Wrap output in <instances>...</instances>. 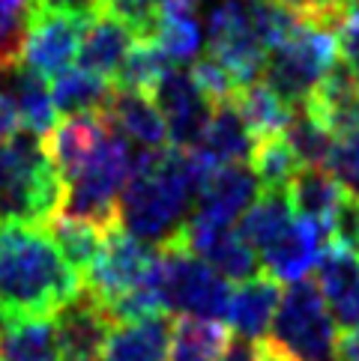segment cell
I'll return each mask as SVG.
<instances>
[{
  "label": "cell",
  "mask_w": 359,
  "mask_h": 361,
  "mask_svg": "<svg viewBox=\"0 0 359 361\" xmlns=\"http://www.w3.org/2000/svg\"><path fill=\"white\" fill-rule=\"evenodd\" d=\"M297 221V212L290 206V197H288V188H276V191H264L258 195L246 215L240 218V233L246 239L254 251H264L269 248L285 230Z\"/></svg>",
  "instance_id": "28"
},
{
  "label": "cell",
  "mask_w": 359,
  "mask_h": 361,
  "mask_svg": "<svg viewBox=\"0 0 359 361\" xmlns=\"http://www.w3.org/2000/svg\"><path fill=\"white\" fill-rule=\"evenodd\" d=\"M246 6L254 24V33H258V39L264 42L266 51L285 42L300 24H305L297 16V9L285 4V0H246Z\"/></svg>",
  "instance_id": "36"
},
{
  "label": "cell",
  "mask_w": 359,
  "mask_h": 361,
  "mask_svg": "<svg viewBox=\"0 0 359 361\" xmlns=\"http://www.w3.org/2000/svg\"><path fill=\"white\" fill-rule=\"evenodd\" d=\"M174 239L183 242L192 254H198L225 281L240 283L258 275V251L242 239L237 227H210L186 221V227Z\"/></svg>",
  "instance_id": "13"
},
{
  "label": "cell",
  "mask_w": 359,
  "mask_h": 361,
  "mask_svg": "<svg viewBox=\"0 0 359 361\" xmlns=\"http://www.w3.org/2000/svg\"><path fill=\"white\" fill-rule=\"evenodd\" d=\"M336 353L341 361H359V329L341 334L339 343H336Z\"/></svg>",
  "instance_id": "44"
},
{
  "label": "cell",
  "mask_w": 359,
  "mask_h": 361,
  "mask_svg": "<svg viewBox=\"0 0 359 361\" xmlns=\"http://www.w3.org/2000/svg\"><path fill=\"white\" fill-rule=\"evenodd\" d=\"M132 176V152L126 137L108 132L102 147L93 152L69 183H63V215L81 218L99 230L120 224V197Z\"/></svg>",
  "instance_id": "4"
},
{
  "label": "cell",
  "mask_w": 359,
  "mask_h": 361,
  "mask_svg": "<svg viewBox=\"0 0 359 361\" xmlns=\"http://www.w3.org/2000/svg\"><path fill=\"white\" fill-rule=\"evenodd\" d=\"M36 9L45 12H66V16H84V18H96L102 6L99 0H33Z\"/></svg>",
  "instance_id": "42"
},
{
  "label": "cell",
  "mask_w": 359,
  "mask_h": 361,
  "mask_svg": "<svg viewBox=\"0 0 359 361\" xmlns=\"http://www.w3.org/2000/svg\"><path fill=\"white\" fill-rule=\"evenodd\" d=\"M210 57L222 63L237 87H249L264 72L266 48L254 33L246 0H219L207 16Z\"/></svg>",
  "instance_id": "9"
},
{
  "label": "cell",
  "mask_w": 359,
  "mask_h": 361,
  "mask_svg": "<svg viewBox=\"0 0 359 361\" xmlns=\"http://www.w3.org/2000/svg\"><path fill=\"white\" fill-rule=\"evenodd\" d=\"M326 171L339 179V183L359 195V128L351 135H341L336 137L329 152V161H326Z\"/></svg>",
  "instance_id": "39"
},
{
  "label": "cell",
  "mask_w": 359,
  "mask_h": 361,
  "mask_svg": "<svg viewBox=\"0 0 359 361\" xmlns=\"http://www.w3.org/2000/svg\"><path fill=\"white\" fill-rule=\"evenodd\" d=\"M150 99L156 102L165 126H168V144L177 149H195L210 123L213 105L195 87L192 75L183 69H168L162 81L153 87Z\"/></svg>",
  "instance_id": "11"
},
{
  "label": "cell",
  "mask_w": 359,
  "mask_h": 361,
  "mask_svg": "<svg viewBox=\"0 0 359 361\" xmlns=\"http://www.w3.org/2000/svg\"><path fill=\"white\" fill-rule=\"evenodd\" d=\"M63 212V179L45 140L16 128L0 144V224H51Z\"/></svg>",
  "instance_id": "3"
},
{
  "label": "cell",
  "mask_w": 359,
  "mask_h": 361,
  "mask_svg": "<svg viewBox=\"0 0 359 361\" xmlns=\"http://www.w3.org/2000/svg\"><path fill=\"white\" fill-rule=\"evenodd\" d=\"M254 361H293V358L288 353H281L276 343L258 341V346H254Z\"/></svg>",
  "instance_id": "46"
},
{
  "label": "cell",
  "mask_w": 359,
  "mask_h": 361,
  "mask_svg": "<svg viewBox=\"0 0 359 361\" xmlns=\"http://www.w3.org/2000/svg\"><path fill=\"white\" fill-rule=\"evenodd\" d=\"M228 343L230 331L222 322L180 317L174 319V343L168 361H219Z\"/></svg>",
  "instance_id": "30"
},
{
  "label": "cell",
  "mask_w": 359,
  "mask_h": 361,
  "mask_svg": "<svg viewBox=\"0 0 359 361\" xmlns=\"http://www.w3.org/2000/svg\"><path fill=\"white\" fill-rule=\"evenodd\" d=\"M51 239L57 242V248H60L63 257H66V263L84 278L90 272V266L96 263L99 251H102L105 230H99L90 221H81V218H72V215L60 212L54 221H51Z\"/></svg>",
  "instance_id": "31"
},
{
  "label": "cell",
  "mask_w": 359,
  "mask_h": 361,
  "mask_svg": "<svg viewBox=\"0 0 359 361\" xmlns=\"http://www.w3.org/2000/svg\"><path fill=\"white\" fill-rule=\"evenodd\" d=\"M159 290L168 314L222 322L228 317V281L192 254L180 239L159 245Z\"/></svg>",
  "instance_id": "6"
},
{
  "label": "cell",
  "mask_w": 359,
  "mask_h": 361,
  "mask_svg": "<svg viewBox=\"0 0 359 361\" xmlns=\"http://www.w3.org/2000/svg\"><path fill=\"white\" fill-rule=\"evenodd\" d=\"M344 195H348V188H344L326 167H300L297 176H293L288 185V197H290L293 212L305 218V221L324 227L326 233H329L332 218H336V209Z\"/></svg>",
  "instance_id": "24"
},
{
  "label": "cell",
  "mask_w": 359,
  "mask_h": 361,
  "mask_svg": "<svg viewBox=\"0 0 359 361\" xmlns=\"http://www.w3.org/2000/svg\"><path fill=\"white\" fill-rule=\"evenodd\" d=\"M258 200V179L249 167L225 164L201 179L189 221L210 227H234L237 218L246 215L249 206Z\"/></svg>",
  "instance_id": "12"
},
{
  "label": "cell",
  "mask_w": 359,
  "mask_h": 361,
  "mask_svg": "<svg viewBox=\"0 0 359 361\" xmlns=\"http://www.w3.org/2000/svg\"><path fill=\"white\" fill-rule=\"evenodd\" d=\"M302 108L324 123L336 137L351 135L359 128V81L339 60Z\"/></svg>",
  "instance_id": "20"
},
{
  "label": "cell",
  "mask_w": 359,
  "mask_h": 361,
  "mask_svg": "<svg viewBox=\"0 0 359 361\" xmlns=\"http://www.w3.org/2000/svg\"><path fill=\"white\" fill-rule=\"evenodd\" d=\"M84 293V278L36 224H0V311L6 319L54 317Z\"/></svg>",
  "instance_id": "2"
},
{
  "label": "cell",
  "mask_w": 359,
  "mask_h": 361,
  "mask_svg": "<svg viewBox=\"0 0 359 361\" xmlns=\"http://www.w3.org/2000/svg\"><path fill=\"white\" fill-rule=\"evenodd\" d=\"M329 236H332V245H339V248H344L359 260V195H353V191L341 197L336 218H332Z\"/></svg>",
  "instance_id": "40"
},
{
  "label": "cell",
  "mask_w": 359,
  "mask_h": 361,
  "mask_svg": "<svg viewBox=\"0 0 359 361\" xmlns=\"http://www.w3.org/2000/svg\"><path fill=\"white\" fill-rule=\"evenodd\" d=\"M174 69V63L162 54V48L153 39H138L123 60V66L114 78V87L120 90H135V93H153V87L162 81V75Z\"/></svg>",
  "instance_id": "33"
},
{
  "label": "cell",
  "mask_w": 359,
  "mask_h": 361,
  "mask_svg": "<svg viewBox=\"0 0 359 361\" xmlns=\"http://www.w3.org/2000/svg\"><path fill=\"white\" fill-rule=\"evenodd\" d=\"M96 361H99V358H96Z\"/></svg>",
  "instance_id": "49"
},
{
  "label": "cell",
  "mask_w": 359,
  "mask_h": 361,
  "mask_svg": "<svg viewBox=\"0 0 359 361\" xmlns=\"http://www.w3.org/2000/svg\"><path fill=\"white\" fill-rule=\"evenodd\" d=\"M9 105L16 111L18 128H28L33 135H51L57 126V108L51 87L45 84L42 75H36L30 69L18 66L16 72H9Z\"/></svg>",
  "instance_id": "25"
},
{
  "label": "cell",
  "mask_w": 359,
  "mask_h": 361,
  "mask_svg": "<svg viewBox=\"0 0 359 361\" xmlns=\"http://www.w3.org/2000/svg\"><path fill=\"white\" fill-rule=\"evenodd\" d=\"M237 108L258 140L273 137V135H285L293 120V105H288L273 87L258 84V81L242 87L237 93Z\"/></svg>",
  "instance_id": "29"
},
{
  "label": "cell",
  "mask_w": 359,
  "mask_h": 361,
  "mask_svg": "<svg viewBox=\"0 0 359 361\" xmlns=\"http://www.w3.org/2000/svg\"><path fill=\"white\" fill-rule=\"evenodd\" d=\"M339 39V54H341V63L353 72V78L359 81V18H348L341 24V30L336 33Z\"/></svg>",
  "instance_id": "41"
},
{
  "label": "cell",
  "mask_w": 359,
  "mask_h": 361,
  "mask_svg": "<svg viewBox=\"0 0 359 361\" xmlns=\"http://www.w3.org/2000/svg\"><path fill=\"white\" fill-rule=\"evenodd\" d=\"M102 120L108 128H114L120 137L132 140L141 149H162L168 144V126H165L162 111L156 108L147 93L114 87V96L108 108L102 111Z\"/></svg>",
  "instance_id": "16"
},
{
  "label": "cell",
  "mask_w": 359,
  "mask_h": 361,
  "mask_svg": "<svg viewBox=\"0 0 359 361\" xmlns=\"http://www.w3.org/2000/svg\"><path fill=\"white\" fill-rule=\"evenodd\" d=\"M252 173L258 179V185L264 191H276V188H288L290 179L300 171V159L290 149L285 135H273V137H261L252 149Z\"/></svg>",
  "instance_id": "32"
},
{
  "label": "cell",
  "mask_w": 359,
  "mask_h": 361,
  "mask_svg": "<svg viewBox=\"0 0 359 361\" xmlns=\"http://www.w3.org/2000/svg\"><path fill=\"white\" fill-rule=\"evenodd\" d=\"M159 263V245H150L144 239L132 236L123 224H114L105 230L102 251L96 263L84 275V293H90L102 305V311L117 302L120 295L138 290L156 275Z\"/></svg>",
  "instance_id": "8"
},
{
  "label": "cell",
  "mask_w": 359,
  "mask_h": 361,
  "mask_svg": "<svg viewBox=\"0 0 359 361\" xmlns=\"http://www.w3.org/2000/svg\"><path fill=\"white\" fill-rule=\"evenodd\" d=\"M159 4L162 0H99L102 12L123 21L138 39H150L153 27H156Z\"/></svg>",
  "instance_id": "38"
},
{
  "label": "cell",
  "mask_w": 359,
  "mask_h": 361,
  "mask_svg": "<svg viewBox=\"0 0 359 361\" xmlns=\"http://www.w3.org/2000/svg\"><path fill=\"white\" fill-rule=\"evenodd\" d=\"M33 12V0H0V75L21 66Z\"/></svg>",
  "instance_id": "35"
},
{
  "label": "cell",
  "mask_w": 359,
  "mask_h": 361,
  "mask_svg": "<svg viewBox=\"0 0 359 361\" xmlns=\"http://www.w3.org/2000/svg\"><path fill=\"white\" fill-rule=\"evenodd\" d=\"M0 361H63L54 317L6 319L0 331Z\"/></svg>",
  "instance_id": "26"
},
{
  "label": "cell",
  "mask_w": 359,
  "mask_h": 361,
  "mask_svg": "<svg viewBox=\"0 0 359 361\" xmlns=\"http://www.w3.org/2000/svg\"><path fill=\"white\" fill-rule=\"evenodd\" d=\"M329 361H341V358H329Z\"/></svg>",
  "instance_id": "48"
},
{
  "label": "cell",
  "mask_w": 359,
  "mask_h": 361,
  "mask_svg": "<svg viewBox=\"0 0 359 361\" xmlns=\"http://www.w3.org/2000/svg\"><path fill=\"white\" fill-rule=\"evenodd\" d=\"M54 108L63 117H102L114 96V81L93 75L87 69H66L54 75Z\"/></svg>",
  "instance_id": "27"
},
{
  "label": "cell",
  "mask_w": 359,
  "mask_h": 361,
  "mask_svg": "<svg viewBox=\"0 0 359 361\" xmlns=\"http://www.w3.org/2000/svg\"><path fill=\"white\" fill-rule=\"evenodd\" d=\"M254 144H258V137L252 135V128L242 120L237 102H225V105L213 108L210 123L192 152L213 171V167L242 164L246 159H252Z\"/></svg>",
  "instance_id": "18"
},
{
  "label": "cell",
  "mask_w": 359,
  "mask_h": 361,
  "mask_svg": "<svg viewBox=\"0 0 359 361\" xmlns=\"http://www.w3.org/2000/svg\"><path fill=\"white\" fill-rule=\"evenodd\" d=\"M219 361H254V343L242 338H230Z\"/></svg>",
  "instance_id": "43"
},
{
  "label": "cell",
  "mask_w": 359,
  "mask_h": 361,
  "mask_svg": "<svg viewBox=\"0 0 359 361\" xmlns=\"http://www.w3.org/2000/svg\"><path fill=\"white\" fill-rule=\"evenodd\" d=\"M108 132L111 128L105 126L102 117H66V123L54 126V132L45 140V149L63 183H69L93 159V152L102 147Z\"/></svg>",
  "instance_id": "21"
},
{
  "label": "cell",
  "mask_w": 359,
  "mask_h": 361,
  "mask_svg": "<svg viewBox=\"0 0 359 361\" xmlns=\"http://www.w3.org/2000/svg\"><path fill=\"white\" fill-rule=\"evenodd\" d=\"M150 39L162 48V54L174 66L177 63H195L201 51L198 0H162Z\"/></svg>",
  "instance_id": "23"
},
{
  "label": "cell",
  "mask_w": 359,
  "mask_h": 361,
  "mask_svg": "<svg viewBox=\"0 0 359 361\" xmlns=\"http://www.w3.org/2000/svg\"><path fill=\"white\" fill-rule=\"evenodd\" d=\"M135 42H138V36L126 27L123 21L99 12V16L87 24L84 42H81V51H78V66L114 81Z\"/></svg>",
  "instance_id": "22"
},
{
  "label": "cell",
  "mask_w": 359,
  "mask_h": 361,
  "mask_svg": "<svg viewBox=\"0 0 359 361\" xmlns=\"http://www.w3.org/2000/svg\"><path fill=\"white\" fill-rule=\"evenodd\" d=\"M269 343L293 361H329L339 343L336 319L314 281L290 283L269 326Z\"/></svg>",
  "instance_id": "7"
},
{
  "label": "cell",
  "mask_w": 359,
  "mask_h": 361,
  "mask_svg": "<svg viewBox=\"0 0 359 361\" xmlns=\"http://www.w3.org/2000/svg\"><path fill=\"white\" fill-rule=\"evenodd\" d=\"M90 21L93 18L36 9L30 18L28 42H24L21 66L42 75V78H51V75L72 69V63L78 60V51H81Z\"/></svg>",
  "instance_id": "10"
},
{
  "label": "cell",
  "mask_w": 359,
  "mask_h": 361,
  "mask_svg": "<svg viewBox=\"0 0 359 361\" xmlns=\"http://www.w3.org/2000/svg\"><path fill=\"white\" fill-rule=\"evenodd\" d=\"M348 6H351V16L359 18V0H348Z\"/></svg>",
  "instance_id": "47"
},
{
  "label": "cell",
  "mask_w": 359,
  "mask_h": 361,
  "mask_svg": "<svg viewBox=\"0 0 359 361\" xmlns=\"http://www.w3.org/2000/svg\"><path fill=\"white\" fill-rule=\"evenodd\" d=\"M18 128V120H16V111H12V105H9V99H6V93H0V144L16 132Z\"/></svg>",
  "instance_id": "45"
},
{
  "label": "cell",
  "mask_w": 359,
  "mask_h": 361,
  "mask_svg": "<svg viewBox=\"0 0 359 361\" xmlns=\"http://www.w3.org/2000/svg\"><path fill=\"white\" fill-rule=\"evenodd\" d=\"M207 173L210 167L192 149H141L120 197V224L150 245L171 242L186 227Z\"/></svg>",
  "instance_id": "1"
},
{
  "label": "cell",
  "mask_w": 359,
  "mask_h": 361,
  "mask_svg": "<svg viewBox=\"0 0 359 361\" xmlns=\"http://www.w3.org/2000/svg\"><path fill=\"white\" fill-rule=\"evenodd\" d=\"M174 343V317L150 314L111 329L102 361H168Z\"/></svg>",
  "instance_id": "17"
},
{
  "label": "cell",
  "mask_w": 359,
  "mask_h": 361,
  "mask_svg": "<svg viewBox=\"0 0 359 361\" xmlns=\"http://www.w3.org/2000/svg\"><path fill=\"white\" fill-rule=\"evenodd\" d=\"M278 302H281V290H278L276 278L254 275L249 281H240V287L230 290L225 322L230 326V331H234V338L254 343L273 326Z\"/></svg>",
  "instance_id": "19"
},
{
  "label": "cell",
  "mask_w": 359,
  "mask_h": 361,
  "mask_svg": "<svg viewBox=\"0 0 359 361\" xmlns=\"http://www.w3.org/2000/svg\"><path fill=\"white\" fill-rule=\"evenodd\" d=\"M339 63L336 33L300 24L285 42L266 51L264 60V84L293 108H302L326 72Z\"/></svg>",
  "instance_id": "5"
},
{
  "label": "cell",
  "mask_w": 359,
  "mask_h": 361,
  "mask_svg": "<svg viewBox=\"0 0 359 361\" xmlns=\"http://www.w3.org/2000/svg\"><path fill=\"white\" fill-rule=\"evenodd\" d=\"M189 75L213 108L225 105V102H237V93H240L237 81L230 78L228 69L222 66V63H216L213 57H198L195 63H192Z\"/></svg>",
  "instance_id": "37"
},
{
  "label": "cell",
  "mask_w": 359,
  "mask_h": 361,
  "mask_svg": "<svg viewBox=\"0 0 359 361\" xmlns=\"http://www.w3.org/2000/svg\"><path fill=\"white\" fill-rule=\"evenodd\" d=\"M326 236L329 233L324 227H317L297 215V221L269 245V248L261 251L266 275L281 283L305 281V275H309L312 269H317L320 254L326 248Z\"/></svg>",
  "instance_id": "15"
},
{
  "label": "cell",
  "mask_w": 359,
  "mask_h": 361,
  "mask_svg": "<svg viewBox=\"0 0 359 361\" xmlns=\"http://www.w3.org/2000/svg\"><path fill=\"white\" fill-rule=\"evenodd\" d=\"M54 329L63 361H96L105 350L114 322L93 295L81 293L75 302L54 314Z\"/></svg>",
  "instance_id": "14"
},
{
  "label": "cell",
  "mask_w": 359,
  "mask_h": 361,
  "mask_svg": "<svg viewBox=\"0 0 359 361\" xmlns=\"http://www.w3.org/2000/svg\"><path fill=\"white\" fill-rule=\"evenodd\" d=\"M285 140L290 144V149L297 152L302 167H326L332 144H336V135L317 117H312L305 108H297L288 132H285Z\"/></svg>",
  "instance_id": "34"
}]
</instances>
